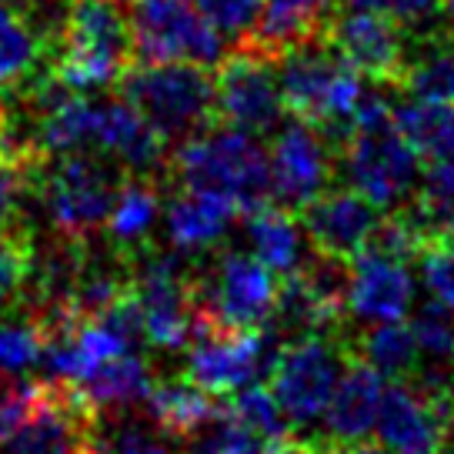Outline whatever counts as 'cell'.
Instances as JSON below:
<instances>
[{"mask_svg": "<svg viewBox=\"0 0 454 454\" xmlns=\"http://www.w3.org/2000/svg\"><path fill=\"white\" fill-rule=\"evenodd\" d=\"M164 181L177 191L231 200L241 217L268 207L274 200L270 154L264 151V144L244 130L221 124L170 147Z\"/></svg>", "mask_w": 454, "mask_h": 454, "instance_id": "cell-1", "label": "cell"}, {"mask_svg": "<svg viewBox=\"0 0 454 454\" xmlns=\"http://www.w3.org/2000/svg\"><path fill=\"white\" fill-rule=\"evenodd\" d=\"M278 81H281L287 114L325 130L344 151V144L351 137V114L364 87H361V74L334 51L327 34L284 51L278 57Z\"/></svg>", "mask_w": 454, "mask_h": 454, "instance_id": "cell-2", "label": "cell"}, {"mask_svg": "<svg viewBox=\"0 0 454 454\" xmlns=\"http://www.w3.org/2000/svg\"><path fill=\"white\" fill-rule=\"evenodd\" d=\"M137 60L128 0H71L51 71L74 90L114 87Z\"/></svg>", "mask_w": 454, "mask_h": 454, "instance_id": "cell-3", "label": "cell"}, {"mask_svg": "<svg viewBox=\"0 0 454 454\" xmlns=\"http://www.w3.org/2000/svg\"><path fill=\"white\" fill-rule=\"evenodd\" d=\"M114 94L134 104L168 141L181 144L217 128V87L200 64L134 60L114 84Z\"/></svg>", "mask_w": 454, "mask_h": 454, "instance_id": "cell-4", "label": "cell"}, {"mask_svg": "<svg viewBox=\"0 0 454 454\" xmlns=\"http://www.w3.org/2000/svg\"><path fill=\"white\" fill-rule=\"evenodd\" d=\"M128 170L117 160H100L90 151L43 157L34 198H41L51 227L81 241H98L107 231L114 200Z\"/></svg>", "mask_w": 454, "mask_h": 454, "instance_id": "cell-5", "label": "cell"}, {"mask_svg": "<svg viewBox=\"0 0 454 454\" xmlns=\"http://www.w3.org/2000/svg\"><path fill=\"white\" fill-rule=\"evenodd\" d=\"M351 355V338L344 331H314L304 338L284 340L270 361V395L291 418L294 431H311L325 421L327 401L338 387L344 361Z\"/></svg>", "mask_w": 454, "mask_h": 454, "instance_id": "cell-6", "label": "cell"}, {"mask_svg": "<svg viewBox=\"0 0 454 454\" xmlns=\"http://www.w3.org/2000/svg\"><path fill=\"white\" fill-rule=\"evenodd\" d=\"M191 294L198 308V325L211 321L221 327L264 331L278 301V274L257 254L224 247L217 251L214 264L194 268Z\"/></svg>", "mask_w": 454, "mask_h": 454, "instance_id": "cell-7", "label": "cell"}, {"mask_svg": "<svg viewBox=\"0 0 454 454\" xmlns=\"http://www.w3.org/2000/svg\"><path fill=\"white\" fill-rule=\"evenodd\" d=\"M217 124L251 137H274L284 128V94L278 57L251 41L234 43L217 64Z\"/></svg>", "mask_w": 454, "mask_h": 454, "instance_id": "cell-8", "label": "cell"}, {"mask_svg": "<svg viewBox=\"0 0 454 454\" xmlns=\"http://www.w3.org/2000/svg\"><path fill=\"white\" fill-rule=\"evenodd\" d=\"M130 264V284L141 301L144 340L160 351H184L194 340L198 308L191 294L194 268H187L181 251L147 247Z\"/></svg>", "mask_w": 454, "mask_h": 454, "instance_id": "cell-9", "label": "cell"}, {"mask_svg": "<svg viewBox=\"0 0 454 454\" xmlns=\"http://www.w3.org/2000/svg\"><path fill=\"white\" fill-rule=\"evenodd\" d=\"M134 54L144 64L187 60L217 67L224 60V37L207 24L194 0H128Z\"/></svg>", "mask_w": 454, "mask_h": 454, "instance_id": "cell-10", "label": "cell"}, {"mask_svg": "<svg viewBox=\"0 0 454 454\" xmlns=\"http://www.w3.org/2000/svg\"><path fill=\"white\" fill-rule=\"evenodd\" d=\"M340 164L357 194L384 211L411 204L421 184V154L397 130V124L381 130H357L340 151Z\"/></svg>", "mask_w": 454, "mask_h": 454, "instance_id": "cell-11", "label": "cell"}, {"mask_svg": "<svg viewBox=\"0 0 454 454\" xmlns=\"http://www.w3.org/2000/svg\"><path fill=\"white\" fill-rule=\"evenodd\" d=\"M268 154L274 204L284 211L301 214L338 181L340 147L325 130L311 128L298 117L274 134Z\"/></svg>", "mask_w": 454, "mask_h": 454, "instance_id": "cell-12", "label": "cell"}, {"mask_svg": "<svg viewBox=\"0 0 454 454\" xmlns=\"http://www.w3.org/2000/svg\"><path fill=\"white\" fill-rule=\"evenodd\" d=\"M327 41L334 43L361 77L374 87H395L401 90L408 60H411V34L404 24L381 11H344L327 24Z\"/></svg>", "mask_w": 454, "mask_h": 454, "instance_id": "cell-13", "label": "cell"}, {"mask_svg": "<svg viewBox=\"0 0 454 454\" xmlns=\"http://www.w3.org/2000/svg\"><path fill=\"white\" fill-rule=\"evenodd\" d=\"M270 344L268 331H241V327H221L200 321L194 327L187 374L217 397L238 395L241 387L254 381L264 364V348Z\"/></svg>", "mask_w": 454, "mask_h": 454, "instance_id": "cell-14", "label": "cell"}, {"mask_svg": "<svg viewBox=\"0 0 454 454\" xmlns=\"http://www.w3.org/2000/svg\"><path fill=\"white\" fill-rule=\"evenodd\" d=\"M90 414L94 411L81 401L74 381H41L34 387L27 418L4 441L0 454H81Z\"/></svg>", "mask_w": 454, "mask_h": 454, "instance_id": "cell-15", "label": "cell"}, {"mask_svg": "<svg viewBox=\"0 0 454 454\" xmlns=\"http://www.w3.org/2000/svg\"><path fill=\"white\" fill-rule=\"evenodd\" d=\"M374 434L397 454H444V411L421 387L395 381L384 387Z\"/></svg>", "mask_w": 454, "mask_h": 454, "instance_id": "cell-16", "label": "cell"}, {"mask_svg": "<svg viewBox=\"0 0 454 454\" xmlns=\"http://www.w3.org/2000/svg\"><path fill=\"white\" fill-rule=\"evenodd\" d=\"M378 217H381L378 204H371L355 187H331L298 214L311 247L348 257V261H355L364 251Z\"/></svg>", "mask_w": 454, "mask_h": 454, "instance_id": "cell-17", "label": "cell"}, {"mask_svg": "<svg viewBox=\"0 0 454 454\" xmlns=\"http://www.w3.org/2000/svg\"><path fill=\"white\" fill-rule=\"evenodd\" d=\"M98 151L111 154L130 174H160L170 154V141L134 104L114 94L98 104Z\"/></svg>", "mask_w": 454, "mask_h": 454, "instance_id": "cell-18", "label": "cell"}, {"mask_svg": "<svg viewBox=\"0 0 454 454\" xmlns=\"http://www.w3.org/2000/svg\"><path fill=\"white\" fill-rule=\"evenodd\" d=\"M381 395L384 374L351 351L338 378V387H334V395L327 401L321 438L334 441L340 448H355L361 441H368L374 425H378Z\"/></svg>", "mask_w": 454, "mask_h": 454, "instance_id": "cell-19", "label": "cell"}, {"mask_svg": "<svg viewBox=\"0 0 454 454\" xmlns=\"http://www.w3.org/2000/svg\"><path fill=\"white\" fill-rule=\"evenodd\" d=\"M144 408L168 438L198 441L224 418L227 397L211 395L191 374H170V378H157Z\"/></svg>", "mask_w": 454, "mask_h": 454, "instance_id": "cell-20", "label": "cell"}, {"mask_svg": "<svg viewBox=\"0 0 454 454\" xmlns=\"http://www.w3.org/2000/svg\"><path fill=\"white\" fill-rule=\"evenodd\" d=\"M414 298L411 274L401 261L357 254L355 284H351V314L378 325V321H401Z\"/></svg>", "mask_w": 454, "mask_h": 454, "instance_id": "cell-21", "label": "cell"}, {"mask_svg": "<svg viewBox=\"0 0 454 454\" xmlns=\"http://www.w3.org/2000/svg\"><path fill=\"white\" fill-rule=\"evenodd\" d=\"M157 217H160V177L128 170L114 200L111 221H107L111 251H117L124 261H134L147 247H154Z\"/></svg>", "mask_w": 454, "mask_h": 454, "instance_id": "cell-22", "label": "cell"}, {"mask_svg": "<svg viewBox=\"0 0 454 454\" xmlns=\"http://www.w3.org/2000/svg\"><path fill=\"white\" fill-rule=\"evenodd\" d=\"M81 454H170V444L144 404H128L87 418Z\"/></svg>", "mask_w": 454, "mask_h": 454, "instance_id": "cell-23", "label": "cell"}, {"mask_svg": "<svg viewBox=\"0 0 454 454\" xmlns=\"http://www.w3.org/2000/svg\"><path fill=\"white\" fill-rule=\"evenodd\" d=\"M238 217H241V211L231 200L214 198V194H194V191H177L164 211L170 244L181 254L221 247V241L227 238V231Z\"/></svg>", "mask_w": 454, "mask_h": 454, "instance_id": "cell-24", "label": "cell"}, {"mask_svg": "<svg viewBox=\"0 0 454 454\" xmlns=\"http://www.w3.org/2000/svg\"><path fill=\"white\" fill-rule=\"evenodd\" d=\"M334 14H338L334 0H261V17L247 41L281 57L298 43L325 37Z\"/></svg>", "mask_w": 454, "mask_h": 454, "instance_id": "cell-25", "label": "cell"}, {"mask_svg": "<svg viewBox=\"0 0 454 454\" xmlns=\"http://www.w3.org/2000/svg\"><path fill=\"white\" fill-rule=\"evenodd\" d=\"M401 94L425 104H454V30L431 27L411 34V60Z\"/></svg>", "mask_w": 454, "mask_h": 454, "instance_id": "cell-26", "label": "cell"}, {"mask_svg": "<svg viewBox=\"0 0 454 454\" xmlns=\"http://www.w3.org/2000/svg\"><path fill=\"white\" fill-rule=\"evenodd\" d=\"M154 371L141 355H114L104 364L87 374L84 381H74L77 395L90 411H107V408H128L144 404L151 387H154Z\"/></svg>", "mask_w": 454, "mask_h": 454, "instance_id": "cell-27", "label": "cell"}, {"mask_svg": "<svg viewBox=\"0 0 454 454\" xmlns=\"http://www.w3.org/2000/svg\"><path fill=\"white\" fill-rule=\"evenodd\" d=\"M51 67V51L20 11L0 4V90L17 94Z\"/></svg>", "mask_w": 454, "mask_h": 454, "instance_id": "cell-28", "label": "cell"}, {"mask_svg": "<svg viewBox=\"0 0 454 454\" xmlns=\"http://www.w3.org/2000/svg\"><path fill=\"white\" fill-rule=\"evenodd\" d=\"M351 351L364 357L371 368H378L391 381H411L421 368V348L411 325L401 321H378L357 331L351 338Z\"/></svg>", "mask_w": 454, "mask_h": 454, "instance_id": "cell-29", "label": "cell"}, {"mask_svg": "<svg viewBox=\"0 0 454 454\" xmlns=\"http://www.w3.org/2000/svg\"><path fill=\"white\" fill-rule=\"evenodd\" d=\"M247 238L254 244V254L268 264L274 274H291L304 257V244H301V227L298 214L284 211L278 204H268L261 211L247 214Z\"/></svg>", "mask_w": 454, "mask_h": 454, "instance_id": "cell-30", "label": "cell"}, {"mask_svg": "<svg viewBox=\"0 0 454 454\" xmlns=\"http://www.w3.org/2000/svg\"><path fill=\"white\" fill-rule=\"evenodd\" d=\"M395 124L425 160L454 157V104L401 100L395 104Z\"/></svg>", "mask_w": 454, "mask_h": 454, "instance_id": "cell-31", "label": "cell"}, {"mask_svg": "<svg viewBox=\"0 0 454 454\" xmlns=\"http://www.w3.org/2000/svg\"><path fill=\"white\" fill-rule=\"evenodd\" d=\"M304 287L314 294V301L331 314V321H344L351 314V284H355V261L338 254H327L311 247L301 257V264L294 268Z\"/></svg>", "mask_w": 454, "mask_h": 454, "instance_id": "cell-32", "label": "cell"}, {"mask_svg": "<svg viewBox=\"0 0 454 454\" xmlns=\"http://www.w3.org/2000/svg\"><path fill=\"white\" fill-rule=\"evenodd\" d=\"M34 274V231L27 221L0 227V314L24 311Z\"/></svg>", "mask_w": 454, "mask_h": 454, "instance_id": "cell-33", "label": "cell"}, {"mask_svg": "<svg viewBox=\"0 0 454 454\" xmlns=\"http://www.w3.org/2000/svg\"><path fill=\"white\" fill-rule=\"evenodd\" d=\"M227 414L234 421H241L244 427H251L264 441H270V444L298 434L294 425H291V418L281 411L278 397L270 395V387H251V384L241 387L238 395L227 397Z\"/></svg>", "mask_w": 454, "mask_h": 454, "instance_id": "cell-34", "label": "cell"}, {"mask_svg": "<svg viewBox=\"0 0 454 454\" xmlns=\"http://www.w3.org/2000/svg\"><path fill=\"white\" fill-rule=\"evenodd\" d=\"M41 334L27 314H0V368H34V364H41Z\"/></svg>", "mask_w": 454, "mask_h": 454, "instance_id": "cell-35", "label": "cell"}, {"mask_svg": "<svg viewBox=\"0 0 454 454\" xmlns=\"http://www.w3.org/2000/svg\"><path fill=\"white\" fill-rule=\"evenodd\" d=\"M421 264V281L427 284V291L434 294V301L448 304L454 311V238L451 234H431L418 254Z\"/></svg>", "mask_w": 454, "mask_h": 454, "instance_id": "cell-36", "label": "cell"}, {"mask_svg": "<svg viewBox=\"0 0 454 454\" xmlns=\"http://www.w3.org/2000/svg\"><path fill=\"white\" fill-rule=\"evenodd\" d=\"M194 4L207 17V24L231 43L247 41L261 17V0H194Z\"/></svg>", "mask_w": 454, "mask_h": 454, "instance_id": "cell-37", "label": "cell"}, {"mask_svg": "<svg viewBox=\"0 0 454 454\" xmlns=\"http://www.w3.org/2000/svg\"><path fill=\"white\" fill-rule=\"evenodd\" d=\"M344 7H351V11H381V14L395 17L397 24H404L408 34L431 30L427 24L441 17V0H344Z\"/></svg>", "mask_w": 454, "mask_h": 454, "instance_id": "cell-38", "label": "cell"}, {"mask_svg": "<svg viewBox=\"0 0 454 454\" xmlns=\"http://www.w3.org/2000/svg\"><path fill=\"white\" fill-rule=\"evenodd\" d=\"M34 387L37 384H27L24 378H17V371L0 368V448L20 427V421L27 418Z\"/></svg>", "mask_w": 454, "mask_h": 454, "instance_id": "cell-39", "label": "cell"}, {"mask_svg": "<svg viewBox=\"0 0 454 454\" xmlns=\"http://www.w3.org/2000/svg\"><path fill=\"white\" fill-rule=\"evenodd\" d=\"M264 454H311V438H304V434H294V438L270 444Z\"/></svg>", "mask_w": 454, "mask_h": 454, "instance_id": "cell-40", "label": "cell"}, {"mask_svg": "<svg viewBox=\"0 0 454 454\" xmlns=\"http://www.w3.org/2000/svg\"><path fill=\"white\" fill-rule=\"evenodd\" d=\"M311 454H348V448H340V444L321 438V434H311Z\"/></svg>", "mask_w": 454, "mask_h": 454, "instance_id": "cell-41", "label": "cell"}, {"mask_svg": "<svg viewBox=\"0 0 454 454\" xmlns=\"http://www.w3.org/2000/svg\"><path fill=\"white\" fill-rule=\"evenodd\" d=\"M348 454H397L391 451V448H384L381 441H361V444H355V448H348Z\"/></svg>", "mask_w": 454, "mask_h": 454, "instance_id": "cell-42", "label": "cell"}, {"mask_svg": "<svg viewBox=\"0 0 454 454\" xmlns=\"http://www.w3.org/2000/svg\"><path fill=\"white\" fill-rule=\"evenodd\" d=\"M184 454H224V451H221V448H217L211 438H204L198 448H191V451H184Z\"/></svg>", "mask_w": 454, "mask_h": 454, "instance_id": "cell-43", "label": "cell"}, {"mask_svg": "<svg viewBox=\"0 0 454 454\" xmlns=\"http://www.w3.org/2000/svg\"><path fill=\"white\" fill-rule=\"evenodd\" d=\"M448 234H451V238H454V217H451V227H448Z\"/></svg>", "mask_w": 454, "mask_h": 454, "instance_id": "cell-44", "label": "cell"}, {"mask_svg": "<svg viewBox=\"0 0 454 454\" xmlns=\"http://www.w3.org/2000/svg\"><path fill=\"white\" fill-rule=\"evenodd\" d=\"M0 4H14V0H0Z\"/></svg>", "mask_w": 454, "mask_h": 454, "instance_id": "cell-45", "label": "cell"}]
</instances>
